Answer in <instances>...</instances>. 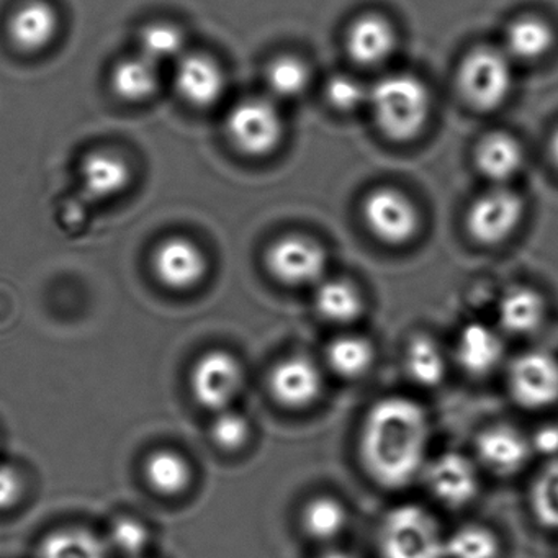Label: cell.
Segmentation results:
<instances>
[{
	"label": "cell",
	"mask_w": 558,
	"mask_h": 558,
	"mask_svg": "<svg viewBox=\"0 0 558 558\" xmlns=\"http://www.w3.org/2000/svg\"><path fill=\"white\" fill-rule=\"evenodd\" d=\"M367 230L388 246H403L416 238L421 228L420 211L403 192L378 187L368 192L362 204Z\"/></svg>",
	"instance_id": "9"
},
{
	"label": "cell",
	"mask_w": 558,
	"mask_h": 558,
	"mask_svg": "<svg viewBox=\"0 0 558 558\" xmlns=\"http://www.w3.org/2000/svg\"><path fill=\"white\" fill-rule=\"evenodd\" d=\"M475 447L480 462L498 475H514L534 453L529 437L508 424L486 427L476 437Z\"/></svg>",
	"instance_id": "15"
},
{
	"label": "cell",
	"mask_w": 558,
	"mask_h": 558,
	"mask_svg": "<svg viewBox=\"0 0 558 558\" xmlns=\"http://www.w3.org/2000/svg\"><path fill=\"white\" fill-rule=\"evenodd\" d=\"M547 303L538 290L529 286L509 287L496 303L499 331L527 336L544 325Z\"/></svg>",
	"instance_id": "19"
},
{
	"label": "cell",
	"mask_w": 558,
	"mask_h": 558,
	"mask_svg": "<svg viewBox=\"0 0 558 558\" xmlns=\"http://www.w3.org/2000/svg\"><path fill=\"white\" fill-rule=\"evenodd\" d=\"M312 73L305 61L296 57L276 58L266 70V84L270 99L292 100L308 89Z\"/></svg>",
	"instance_id": "31"
},
{
	"label": "cell",
	"mask_w": 558,
	"mask_h": 558,
	"mask_svg": "<svg viewBox=\"0 0 558 558\" xmlns=\"http://www.w3.org/2000/svg\"><path fill=\"white\" fill-rule=\"evenodd\" d=\"M512 63L502 48H473L459 68V89L476 110L488 112L505 104L512 89Z\"/></svg>",
	"instance_id": "4"
},
{
	"label": "cell",
	"mask_w": 558,
	"mask_h": 558,
	"mask_svg": "<svg viewBox=\"0 0 558 558\" xmlns=\"http://www.w3.org/2000/svg\"><path fill=\"white\" fill-rule=\"evenodd\" d=\"M404 372L413 384L434 388L442 384L447 375V359L436 339L416 335L404 349Z\"/></svg>",
	"instance_id": "26"
},
{
	"label": "cell",
	"mask_w": 558,
	"mask_h": 558,
	"mask_svg": "<svg viewBox=\"0 0 558 558\" xmlns=\"http://www.w3.org/2000/svg\"><path fill=\"white\" fill-rule=\"evenodd\" d=\"M244 384L240 361L227 351L205 352L191 372V391L205 410H230Z\"/></svg>",
	"instance_id": "10"
},
{
	"label": "cell",
	"mask_w": 558,
	"mask_h": 558,
	"mask_svg": "<svg viewBox=\"0 0 558 558\" xmlns=\"http://www.w3.org/2000/svg\"><path fill=\"white\" fill-rule=\"evenodd\" d=\"M506 349L498 328L482 322H472L460 329L457 336V364L473 377H483L495 372L505 359Z\"/></svg>",
	"instance_id": "16"
},
{
	"label": "cell",
	"mask_w": 558,
	"mask_h": 558,
	"mask_svg": "<svg viewBox=\"0 0 558 558\" xmlns=\"http://www.w3.org/2000/svg\"><path fill=\"white\" fill-rule=\"evenodd\" d=\"M548 155H550L551 162L558 171V126L551 133L550 143H548Z\"/></svg>",
	"instance_id": "39"
},
{
	"label": "cell",
	"mask_w": 558,
	"mask_h": 558,
	"mask_svg": "<svg viewBox=\"0 0 558 558\" xmlns=\"http://www.w3.org/2000/svg\"><path fill=\"white\" fill-rule=\"evenodd\" d=\"M227 135L234 148L251 158L270 155L282 142L283 119L276 100L247 97L227 117Z\"/></svg>",
	"instance_id": "5"
},
{
	"label": "cell",
	"mask_w": 558,
	"mask_h": 558,
	"mask_svg": "<svg viewBox=\"0 0 558 558\" xmlns=\"http://www.w3.org/2000/svg\"><path fill=\"white\" fill-rule=\"evenodd\" d=\"M325 359L332 374L344 380H357L374 365L375 348L364 336L341 335L326 345Z\"/></svg>",
	"instance_id": "25"
},
{
	"label": "cell",
	"mask_w": 558,
	"mask_h": 558,
	"mask_svg": "<svg viewBox=\"0 0 558 558\" xmlns=\"http://www.w3.org/2000/svg\"><path fill=\"white\" fill-rule=\"evenodd\" d=\"M153 270L162 286L175 292H185L205 279L208 260L202 247L194 241L184 236H172L156 247Z\"/></svg>",
	"instance_id": "13"
},
{
	"label": "cell",
	"mask_w": 558,
	"mask_h": 558,
	"mask_svg": "<svg viewBox=\"0 0 558 558\" xmlns=\"http://www.w3.org/2000/svg\"><path fill=\"white\" fill-rule=\"evenodd\" d=\"M319 558H355L354 555L349 554L344 550H328L323 554Z\"/></svg>",
	"instance_id": "40"
},
{
	"label": "cell",
	"mask_w": 558,
	"mask_h": 558,
	"mask_svg": "<svg viewBox=\"0 0 558 558\" xmlns=\"http://www.w3.org/2000/svg\"><path fill=\"white\" fill-rule=\"evenodd\" d=\"M325 387L322 368L308 355L295 354L274 365L269 390L280 407L305 410L319 400Z\"/></svg>",
	"instance_id": "11"
},
{
	"label": "cell",
	"mask_w": 558,
	"mask_h": 558,
	"mask_svg": "<svg viewBox=\"0 0 558 558\" xmlns=\"http://www.w3.org/2000/svg\"><path fill=\"white\" fill-rule=\"evenodd\" d=\"M381 558H446V535L427 509L400 505L381 522Z\"/></svg>",
	"instance_id": "3"
},
{
	"label": "cell",
	"mask_w": 558,
	"mask_h": 558,
	"mask_svg": "<svg viewBox=\"0 0 558 558\" xmlns=\"http://www.w3.org/2000/svg\"><path fill=\"white\" fill-rule=\"evenodd\" d=\"M531 440L532 452L547 460L558 459V424H545L535 430Z\"/></svg>",
	"instance_id": "38"
},
{
	"label": "cell",
	"mask_w": 558,
	"mask_h": 558,
	"mask_svg": "<svg viewBox=\"0 0 558 558\" xmlns=\"http://www.w3.org/2000/svg\"><path fill=\"white\" fill-rule=\"evenodd\" d=\"M423 475L430 495L449 508H462L478 495V470L463 453H440L426 463Z\"/></svg>",
	"instance_id": "12"
},
{
	"label": "cell",
	"mask_w": 558,
	"mask_h": 558,
	"mask_svg": "<svg viewBox=\"0 0 558 558\" xmlns=\"http://www.w3.org/2000/svg\"><path fill=\"white\" fill-rule=\"evenodd\" d=\"M349 512L335 496H316L302 511V529L312 541L331 542L348 527Z\"/></svg>",
	"instance_id": "27"
},
{
	"label": "cell",
	"mask_w": 558,
	"mask_h": 558,
	"mask_svg": "<svg viewBox=\"0 0 558 558\" xmlns=\"http://www.w3.org/2000/svg\"><path fill=\"white\" fill-rule=\"evenodd\" d=\"M315 310L326 322L348 326L364 315L365 300L361 290L345 279L326 277L315 289Z\"/></svg>",
	"instance_id": "24"
},
{
	"label": "cell",
	"mask_w": 558,
	"mask_h": 558,
	"mask_svg": "<svg viewBox=\"0 0 558 558\" xmlns=\"http://www.w3.org/2000/svg\"><path fill=\"white\" fill-rule=\"evenodd\" d=\"M476 166L495 185H506L521 172L524 149L514 136L496 132L485 136L476 146Z\"/></svg>",
	"instance_id": "22"
},
{
	"label": "cell",
	"mask_w": 558,
	"mask_h": 558,
	"mask_svg": "<svg viewBox=\"0 0 558 558\" xmlns=\"http://www.w3.org/2000/svg\"><path fill=\"white\" fill-rule=\"evenodd\" d=\"M110 544L125 557L138 558L148 547V529L138 519H117L110 529Z\"/></svg>",
	"instance_id": "36"
},
{
	"label": "cell",
	"mask_w": 558,
	"mask_h": 558,
	"mask_svg": "<svg viewBox=\"0 0 558 558\" xmlns=\"http://www.w3.org/2000/svg\"><path fill=\"white\" fill-rule=\"evenodd\" d=\"M145 480L161 496H178L191 485L187 460L172 450H156L145 462Z\"/></svg>",
	"instance_id": "28"
},
{
	"label": "cell",
	"mask_w": 558,
	"mask_h": 558,
	"mask_svg": "<svg viewBox=\"0 0 558 558\" xmlns=\"http://www.w3.org/2000/svg\"><path fill=\"white\" fill-rule=\"evenodd\" d=\"M266 266L283 286L316 287L326 279L328 253L306 234H286L270 244Z\"/></svg>",
	"instance_id": "6"
},
{
	"label": "cell",
	"mask_w": 558,
	"mask_h": 558,
	"mask_svg": "<svg viewBox=\"0 0 558 558\" xmlns=\"http://www.w3.org/2000/svg\"><path fill=\"white\" fill-rule=\"evenodd\" d=\"M113 93L130 104H142L155 97L161 87V66L142 53L123 58L110 74Z\"/></svg>",
	"instance_id": "23"
},
{
	"label": "cell",
	"mask_w": 558,
	"mask_h": 558,
	"mask_svg": "<svg viewBox=\"0 0 558 558\" xmlns=\"http://www.w3.org/2000/svg\"><path fill=\"white\" fill-rule=\"evenodd\" d=\"M531 506L542 527L558 531V459L547 460L531 488Z\"/></svg>",
	"instance_id": "33"
},
{
	"label": "cell",
	"mask_w": 558,
	"mask_h": 558,
	"mask_svg": "<svg viewBox=\"0 0 558 558\" xmlns=\"http://www.w3.org/2000/svg\"><path fill=\"white\" fill-rule=\"evenodd\" d=\"M554 45V27L547 21L537 15H522L506 28L502 51L512 63H535L547 57Z\"/></svg>",
	"instance_id": "21"
},
{
	"label": "cell",
	"mask_w": 558,
	"mask_h": 558,
	"mask_svg": "<svg viewBox=\"0 0 558 558\" xmlns=\"http://www.w3.org/2000/svg\"><path fill=\"white\" fill-rule=\"evenodd\" d=\"M501 541L482 524H465L446 535V558H501Z\"/></svg>",
	"instance_id": "32"
},
{
	"label": "cell",
	"mask_w": 558,
	"mask_h": 558,
	"mask_svg": "<svg viewBox=\"0 0 558 558\" xmlns=\"http://www.w3.org/2000/svg\"><path fill=\"white\" fill-rule=\"evenodd\" d=\"M40 558H107V545L86 529H61L41 542Z\"/></svg>",
	"instance_id": "30"
},
{
	"label": "cell",
	"mask_w": 558,
	"mask_h": 558,
	"mask_svg": "<svg viewBox=\"0 0 558 558\" xmlns=\"http://www.w3.org/2000/svg\"><path fill=\"white\" fill-rule=\"evenodd\" d=\"M80 175L87 194L96 198H112L129 187L132 182V168L119 153L96 149L84 156Z\"/></svg>",
	"instance_id": "20"
},
{
	"label": "cell",
	"mask_w": 558,
	"mask_h": 558,
	"mask_svg": "<svg viewBox=\"0 0 558 558\" xmlns=\"http://www.w3.org/2000/svg\"><path fill=\"white\" fill-rule=\"evenodd\" d=\"M138 45V53L155 61L159 66L169 61L175 64L187 53L184 32L169 22H153L143 27L140 32Z\"/></svg>",
	"instance_id": "29"
},
{
	"label": "cell",
	"mask_w": 558,
	"mask_h": 558,
	"mask_svg": "<svg viewBox=\"0 0 558 558\" xmlns=\"http://www.w3.org/2000/svg\"><path fill=\"white\" fill-rule=\"evenodd\" d=\"M175 93L195 109H210L227 93V76L217 60L204 53H185L174 64Z\"/></svg>",
	"instance_id": "14"
},
{
	"label": "cell",
	"mask_w": 558,
	"mask_h": 558,
	"mask_svg": "<svg viewBox=\"0 0 558 558\" xmlns=\"http://www.w3.org/2000/svg\"><path fill=\"white\" fill-rule=\"evenodd\" d=\"M367 106L387 138L410 142L423 132L429 120L430 94L426 84L413 74H387L371 87Z\"/></svg>",
	"instance_id": "2"
},
{
	"label": "cell",
	"mask_w": 558,
	"mask_h": 558,
	"mask_svg": "<svg viewBox=\"0 0 558 558\" xmlns=\"http://www.w3.org/2000/svg\"><path fill=\"white\" fill-rule=\"evenodd\" d=\"M524 214V201L518 192L495 185L480 195L466 211V231L482 246H498L515 233Z\"/></svg>",
	"instance_id": "7"
},
{
	"label": "cell",
	"mask_w": 558,
	"mask_h": 558,
	"mask_svg": "<svg viewBox=\"0 0 558 558\" xmlns=\"http://www.w3.org/2000/svg\"><path fill=\"white\" fill-rule=\"evenodd\" d=\"M21 473L11 465H0V511L12 508L21 499Z\"/></svg>",
	"instance_id": "37"
},
{
	"label": "cell",
	"mask_w": 558,
	"mask_h": 558,
	"mask_svg": "<svg viewBox=\"0 0 558 558\" xmlns=\"http://www.w3.org/2000/svg\"><path fill=\"white\" fill-rule=\"evenodd\" d=\"M210 437L221 450L236 452V450L243 449L250 440V420L231 408L220 411L211 423Z\"/></svg>",
	"instance_id": "34"
},
{
	"label": "cell",
	"mask_w": 558,
	"mask_h": 558,
	"mask_svg": "<svg viewBox=\"0 0 558 558\" xmlns=\"http://www.w3.org/2000/svg\"><path fill=\"white\" fill-rule=\"evenodd\" d=\"M60 31V15L47 0H27L12 12L8 34L15 48L40 53L50 47Z\"/></svg>",
	"instance_id": "17"
},
{
	"label": "cell",
	"mask_w": 558,
	"mask_h": 558,
	"mask_svg": "<svg viewBox=\"0 0 558 558\" xmlns=\"http://www.w3.org/2000/svg\"><path fill=\"white\" fill-rule=\"evenodd\" d=\"M429 440V416L417 401L400 395L381 398L362 424V463L384 488H404L424 472Z\"/></svg>",
	"instance_id": "1"
},
{
	"label": "cell",
	"mask_w": 558,
	"mask_h": 558,
	"mask_svg": "<svg viewBox=\"0 0 558 558\" xmlns=\"http://www.w3.org/2000/svg\"><path fill=\"white\" fill-rule=\"evenodd\" d=\"M368 93L371 89L351 74H336L326 83V99L342 112H351L365 106L368 102Z\"/></svg>",
	"instance_id": "35"
},
{
	"label": "cell",
	"mask_w": 558,
	"mask_h": 558,
	"mask_svg": "<svg viewBox=\"0 0 558 558\" xmlns=\"http://www.w3.org/2000/svg\"><path fill=\"white\" fill-rule=\"evenodd\" d=\"M508 390L524 410L541 411L558 403V359L547 351H525L508 367Z\"/></svg>",
	"instance_id": "8"
},
{
	"label": "cell",
	"mask_w": 558,
	"mask_h": 558,
	"mask_svg": "<svg viewBox=\"0 0 558 558\" xmlns=\"http://www.w3.org/2000/svg\"><path fill=\"white\" fill-rule=\"evenodd\" d=\"M397 41L393 25L378 14L355 19L345 35L349 58L364 68L387 63L397 50Z\"/></svg>",
	"instance_id": "18"
}]
</instances>
